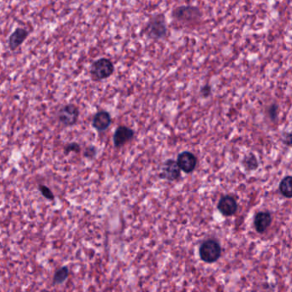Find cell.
<instances>
[{"mask_svg": "<svg viewBox=\"0 0 292 292\" xmlns=\"http://www.w3.org/2000/svg\"><path fill=\"white\" fill-rule=\"evenodd\" d=\"M168 28L166 16L162 13L155 14L151 16L142 30V35L152 41H161L167 36Z\"/></svg>", "mask_w": 292, "mask_h": 292, "instance_id": "6da1fadb", "label": "cell"}, {"mask_svg": "<svg viewBox=\"0 0 292 292\" xmlns=\"http://www.w3.org/2000/svg\"><path fill=\"white\" fill-rule=\"evenodd\" d=\"M90 76L94 82L106 80L113 75L115 66L111 60L107 57H101L93 61L90 66Z\"/></svg>", "mask_w": 292, "mask_h": 292, "instance_id": "7a4b0ae2", "label": "cell"}, {"mask_svg": "<svg viewBox=\"0 0 292 292\" xmlns=\"http://www.w3.org/2000/svg\"><path fill=\"white\" fill-rule=\"evenodd\" d=\"M202 15L198 7L192 6H179L171 12V16L175 21L184 24H191L199 21Z\"/></svg>", "mask_w": 292, "mask_h": 292, "instance_id": "3957f363", "label": "cell"}, {"mask_svg": "<svg viewBox=\"0 0 292 292\" xmlns=\"http://www.w3.org/2000/svg\"><path fill=\"white\" fill-rule=\"evenodd\" d=\"M200 257L207 263H212L220 258L221 248L215 240L205 241L200 247Z\"/></svg>", "mask_w": 292, "mask_h": 292, "instance_id": "277c9868", "label": "cell"}, {"mask_svg": "<svg viewBox=\"0 0 292 292\" xmlns=\"http://www.w3.org/2000/svg\"><path fill=\"white\" fill-rule=\"evenodd\" d=\"M79 114L80 112L77 106L74 104H67L60 109L57 119L64 126H73L77 123Z\"/></svg>", "mask_w": 292, "mask_h": 292, "instance_id": "5b68a950", "label": "cell"}, {"mask_svg": "<svg viewBox=\"0 0 292 292\" xmlns=\"http://www.w3.org/2000/svg\"><path fill=\"white\" fill-rule=\"evenodd\" d=\"M181 175V169L179 167V164L173 160H167L164 163L161 171V179H166L167 181H176L180 178Z\"/></svg>", "mask_w": 292, "mask_h": 292, "instance_id": "8992f818", "label": "cell"}, {"mask_svg": "<svg viewBox=\"0 0 292 292\" xmlns=\"http://www.w3.org/2000/svg\"><path fill=\"white\" fill-rule=\"evenodd\" d=\"M134 134V130L129 127L119 126L114 132V147L121 148L122 146H124L133 139Z\"/></svg>", "mask_w": 292, "mask_h": 292, "instance_id": "52a82bcc", "label": "cell"}, {"mask_svg": "<svg viewBox=\"0 0 292 292\" xmlns=\"http://www.w3.org/2000/svg\"><path fill=\"white\" fill-rule=\"evenodd\" d=\"M29 31L24 28H17L9 36L8 47L11 52L18 49L29 37Z\"/></svg>", "mask_w": 292, "mask_h": 292, "instance_id": "ba28073f", "label": "cell"}, {"mask_svg": "<svg viewBox=\"0 0 292 292\" xmlns=\"http://www.w3.org/2000/svg\"><path fill=\"white\" fill-rule=\"evenodd\" d=\"M177 162L179 164L181 171L190 173L196 169L197 164V159L193 153L189 152H183L178 156Z\"/></svg>", "mask_w": 292, "mask_h": 292, "instance_id": "9c48e42d", "label": "cell"}, {"mask_svg": "<svg viewBox=\"0 0 292 292\" xmlns=\"http://www.w3.org/2000/svg\"><path fill=\"white\" fill-rule=\"evenodd\" d=\"M111 124V114L108 111H100L93 116L92 125L98 131H105Z\"/></svg>", "mask_w": 292, "mask_h": 292, "instance_id": "30bf717a", "label": "cell"}, {"mask_svg": "<svg viewBox=\"0 0 292 292\" xmlns=\"http://www.w3.org/2000/svg\"><path fill=\"white\" fill-rule=\"evenodd\" d=\"M218 209L220 210V212L224 216L228 217V216L235 215V212L238 210V204H237L234 198L226 196V197H222L220 199L219 205H218Z\"/></svg>", "mask_w": 292, "mask_h": 292, "instance_id": "8fae6325", "label": "cell"}, {"mask_svg": "<svg viewBox=\"0 0 292 292\" xmlns=\"http://www.w3.org/2000/svg\"><path fill=\"white\" fill-rule=\"evenodd\" d=\"M271 215L266 212H258L254 220L256 231L259 233L265 232L266 229L271 225Z\"/></svg>", "mask_w": 292, "mask_h": 292, "instance_id": "7c38bea8", "label": "cell"}, {"mask_svg": "<svg viewBox=\"0 0 292 292\" xmlns=\"http://www.w3.org/2000/svg\"><path fill=\"white\" fill-rule=\"evenodd\" d=\"M279 190L286 198H292V177L284 178L279 184Z\"/></svg>", "mask_w": 292, "mask_h": 292, "instance_id": "4fadbf2b", "label": "cell"}, {"mask_svg": "<svg viewBox=\"0 0 292 292\" xmlns=\"http://www.w3.org/2000/svg\"><path fill=\"white\" fill-rule=\"evenodd\" d=\"M68 276H69V268L66 266H62L55 271L52 284L54 285L63 284L67 279Z\"/></svg>", "mask_w": 292, "mask_h": 292, "instance_id": "5bb4252c", "label": "cell"}, {"mask_svg": "<svg viewBox=\"0 0 292 292\" xmlns=\"http://www.w3.org/2000/svg\"><path fill=\"white\" fill-rule=\"evenodd\" d=\"M243 165L245 166L247 170H255L258 166L256 158L253 154H249L246 157L245 160L243 161Z\"/></svg>", "mask_w": 292, "mask_h": 292, "instance_id": "9a60e30c", "label": "cell"}, {"mask_svg": "<svg viewBox=\"0 0 292 292\" xmlns=\"http://www.w3.org/2000/svg\"><path fill=\"white\" fill-rule=\"evenodd\" d=\"M39 189L42 196H43L46 199L50 200V201H53V200H54V194H53L52 190H51L48 187L46 186V185H43V184H40Z\"/></svg>", "mask_w": 292, "mask_h": 292, "instance_id": "2e32d148", "label": "cell"}, {"mask_svg": "<svg viewBox=\"0 0 292 292\" xmlns=\"http://www.w3.org/2000/svg\"><path fill=\"white\" fill-rule=\"evenodd\" d=\"M81 150L80 145L76 143V142H70L69 144L66 145L65 147V154H69L71 152H75V153H79Z\"/></svg>", "mask_w": 292, "mask_h": 292, "instance_id": "e0dca14e", "label": "cell"}, {"mask_svg": "<svg viewBox=\"0 0 292 292\" xmlns=\"http://www.w3.org/2000/svg\"><path fill=\"white\" fill-rule=\"evenodd\" d=\"M96 153H97V150H96L95 147L90 146V147L86 148L85 151H84V157L93 160V159L95 158Z\"/></svg>", "mask_w": 292, "mask_h": 292, "instance_id": "ac0fdd59", "label": "cell"}, {"mask_svg": "<svg viewBox=\"0 0 292 292\" xmlns=\"http://www.w3.org/2000/svg\"><path fill=\"white\" fill-rule=\"evenodd\" d=\"M268 113L271 119H276L277 114H278V106L276 105H272V106H270Z\"/></svg>", "mask_w": 292, "mask_h": 292, "instance_id": "d6986e66", "label": "cell"}, {"mask_svg": "<svg viewBox=\"0 0 292 292\" xmlns=\"http://www.w3.org/2000/svg\"><path fill=\"white\" fill-rule=\"evenodd\" d=\"M211 87L209 85H205L204 87H202V89H201V93L203 97H208V96L211 94Z\"/></svg>", "mask_w": 292, "mask_h": 292, "instance_id": "ffe728a7", "label": "cell"}, {"mask_svg": "<svg viewBox=\"0 0 292 292\" xmlns=\"http://www.w3.org/2000/svg\"><path fill=\"white\" fill-rule=\"evenodd\" d=\"M285 143L290 146V147H292V132L287 135L286 139H285Z\"/></svg>", "mask_w": 292, "mask_h": 292, "instance_id": "44dd1931", "label": "cell"}]
</instances>
